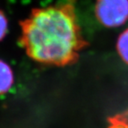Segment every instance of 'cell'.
Listing matches in <instances>:
<instances>
[{"mask_svg": "<svg viewBox=\"0 0 128 128\" xmlns=\"http://www.w3.org/2000/svg\"><path fill=\"white\" fill-rule=\"evenodd\" d=\"M76 0L37 8L20 23V44L36 63L64 67L77 61L87 46L78 23Z\"/></svg>", "mask_w": 128, "mask_h": 128, "instance_id": "1", "label": "cell"}, {"mask_svg": "<svg viewBox=\"0 0 128 128\" xmlns=\"http://www.w3.org/2000/svg\"><path fill=\"white\" fill-rule=\"evenodd\" d=\"M94 13L101 25L118 28L128 20V0H96Z\"/></svg>", "mask_w": 128, "mask_h": 128, "instance_id": "2", "label": "cell"}, {"mask_svg": "<svg viewBox=\"0 0 128 128\" xmlns=\"http://www.w3.org/2000/svg\"><path fill=\"white\" fill-rule=\"evenodd\" d=\"M14 74L11 66L2 60H0V96L7 94L12 88Z\"/></svg>", "mask_w": 128, "mask_h": 128, "instance_id": "3", "label": "cell"}, {"mask_svg": "<svg viewBox=\"0 0 128 128\" xmlns=\"http://www.w3.org/2000/svg\"><path fill=\"white\" fill-rule=\"evenodd\" d=\"M116 50L121 59L128 64V28L118 36L116 42Z\"/></svg>", "mask_w": 128, "mask_h": 128, "instance_id": "4", "label": "cell"}, {"mask_svg": "<svg viewBox=\"0 0 128 128\" xmlns=\"http://www.w3.org/2000/svg\"><path fill=\"white\" fill-rule=\"evenodd\" d=\"M8 29V22L5 13L0 10V42L6 36Z\"/></svg>", "mask_w": 128, "mask_h": 128, "instance_id": "5", "label": "cell"}, {"mask_svg": "<svg viewBox=\"0 0 128 128\" xmlns=\"http://www.w3.org/2000/svg\"><path fill=\"white\" fill-rule=\"evenodd\" d=\"M109 128H128V124L124 120L116 118L112 120Z\"/></svg>", "mask_w": 128, "mask_h": 128, "instance_id": "6", "label": "cell"}]
</instances>
